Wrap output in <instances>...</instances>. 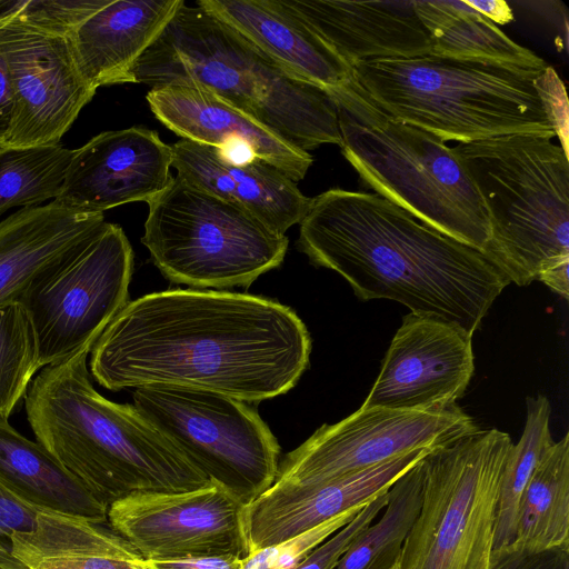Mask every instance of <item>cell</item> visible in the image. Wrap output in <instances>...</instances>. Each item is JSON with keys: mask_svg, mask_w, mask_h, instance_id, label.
I'll return each mask as SVG.
<instances>
[{"mask_svg": "<svg viewBox=\"0 0 569 569\" xmlns=\"http://www.w3.org/2000/svg\"><path fill=\"white\" fill-rule=\"evenodd\" d=\"M433 449H418L386 462L313 485H273L246 506L250 553L281 543L380 492Z\"/></svg>", "mask_w": 569, "mask_h": 569, "instance_id": "18", "label": "cell"}, {"mask_svg": "<svg viewBox=\"0 0 569 569\" xmlns=\"http://www.w3.org/2000/svg\"><path fill=\"white\" fill-rule=\"evenodd\" d=\"M134 408L184 456L244 506L274 482L280 446L243 400L198 388H134Z\"/></svg>", "mask_w": 569, "mask_h": 569, "instance_id": "10", "label": "cell"}, {"mask_svg": "<svg viewBox=\"0 0 569 569\" xmlns=\"http://www.w3.org/2000/svg\"><path fill=\"white\" fill-rule=\"evenodd\" d=\"M41 369L31 321L18 301L0 307V419L8 420Z\"/></svg>", "mask_w": 569, "mask_h": 569, "instance_id": "31", "label": "cell"}, {"mask_svg": "<svg viewBox=\"0 0 569 569\" xmlns=\"http://www.w3.org/2000/svg\"><path fill=\"white\" fill-rule=\"evenodd\" d=\"M488 213L483 253L518 286L569 261V160L551 138L518 133L452 148Z\"/></svg>", "mask_w": 569, "mask_h": 569, "instance_id": "7", "label": "cell"}, {"mask_svg": "<svg viewBox=\"0 0 569 569\" xmlns=\"http://www.w3.org/2000/svg\"><path fill=\"white\" fill-rule=\"evenodd\" d=\"M0 485L18 500L37 509L106 523L108 506L38 441L0 419Z\"/></svg>", "mask_w": 569, "mask_h": 569, "instance_id": "25", "label": "cell"}, {"mask_svg": "<svg viewBox=\"0 0 569 569\" xmlns=\"http://www.w3.org/2000/svg\"><path fill=\"white\" fill-rule=\"evenodd\" d=\"M310 352L308 329L288 306L172 289L129 301L92 346L90 369L112 391L172 385L253 403L292 389Z\"/></svg>", "mask_w": 569, "mask_h": 569, "instance_id": "1", "label": "cell"}, {"mask_svg": "<svg viewBox=\"0 0 569 569\" xmlns=\"http://www.w3.org/2000/svg\"><path fill=\"white\" fill-rule=\"evenodd\" d=\"M84 349L43 367L24 395L37 441L110 506L136 492H183L211 483L136 408L92 386Z\"/></svg>", "mask_w": 569, "mask_h": 569, "instance_id": "3", "label": "cell"}, {"mask_svg": "<svg viewBox=\"0 0 569 569\" xmlns=\"http://www.w3.org/2000/svg\"><path fill=\"white\" fill-rule=\"evenodd\" d=\"M537 91L560 147L568 154V98L562 80L550 66L536 80Z\"/></svg>", "mask_w": 569, "mask_h": 569, "instance_id": "37", "label": "cell"}, {"mask_svg": "<svg viewBox=\"0 0 569 569\" xmlns=\"http://www.w3.org/2000/svg\"><path fill=\"white\" fill-rule=\"evenodd\" d=\"M415 11L431 41L430 54L481 59L535 68L548 64L519 46L463 0H415Z\"/></svg>", "mask_w": 569, "mask_h": 569, "instance_id": "26", "label": "cell"}, {"mask_svg": "<svg viewBox=\"0 0 569 569\" xmlns=\"http://www.w3.org/2000/svg\"><path fill=\"white\" fill-rule=\"evenodd\" d=\"M551 406L547 397L527 398V418L519 441L512 443L500 478L496 506L492 549L510 545L522 499L535 469L553 443L549 423Z\"/></svg>", "mask_w": 569, "mask_h": 569, "instance_id": "29", "label": "cell"}, {"mask_svg": "<svg viewBox=\"0 0 569 569\" xmlns=\"http://www.w3.org/2000/svg\"><path fill=\"white\" fill-rule=\"evenodd\" d=\"M171 146L142 127L103 131L74 149L56 201L89 212L147 203L171 179Z\"/></svg>", "mask_w": 569, "mask_h": 569, "instance_id": "16", "label": "cell"}, {"mask_svg": "<svg viewBox=\"0 0 569 569\" xmlns=\"http://www.w3.org/2000/svg\"><path fill=\"white\" fill-rule=\"evenodd\" d=\"M463 2L495 24H506L513 19L509 4L503 0H463Z\"/></svg>", "mask_w": 569, "mask_h": 569, "instance_id": "40", "label": "cell"}, {"mask_svg": "<svg viewBox=\"0 0 569 569\" xmlns=\"http://www.w3.org/2000/svg\"><path fill=\"white\" fill-rule=\"evenodd\" d=\"M13 114V92L10 74L4 59L0 54V148L10 129Z\"/></svg>", "mask_w": 569, "mask_h": 569, "instance_id": "39", "label": "cell"}, {"mask_svg": "<svg viewBox=\"0 0 569 569\" xmlns=\"http://www.w3.org/2000/svg\"><path fill=\"white\" fill-rule=\"evenodd\" d=\"M351 68L360 61L430 54L415 0H280Z\"/></svg>", "mask_w": 569, "mask_h": 569, "instance_id": "19", "label": "cell"}, {"mask_svg": "<svg viewBox=\"0 0 569 569\" xmlns=\"http://www.w3.org/2000/svg\"><path fill=\"white\" fill-rule=\"evenodd\" d=\"M562 298H569V261L558 263L543 271L538 279Z\"/></svg>", "mask_w": 569, "mask_h": 569, "instance_id": "41", "label": "cell"}, {"mask_svg": "<svg viewBox=\"0 0 569 569\" xmlns=\"http://www.w3.org/2000/svg\"><path fill=\"white\" fill-rule=\"evenodd\" d=\"M293 76L326 89L352 79L351 68L280 0H198Z\"/></svg>", "mask_w": 569, "mask_h": 569, "instance_id": "23", "label": "cell"}, {"mask_svg": "<svg viewBox=\"0 0 569 569\" xmlns=\"http://www.w3.org/2000/svg\"><path fill=\"white\" fill-rule=\"evenodd\" d=\"M0 54L13 92L2 148L60 144L96 93L78 71L68 39L6 24L0 27Z\"/></svg>", "mask_w": 569, "mask_h": 569, "instance_id": "14", "label": "cell"}, {"mask_svg": "<svg viewBox=\"0 0 569 569\" xmlns=\"http://www.w3.org/2000/svg\"><path fill=\"white\" fill-rule=\"evenodd\" d=\"M104 222L103 213L56 200L18 209L0 221V307L18 301L36 279L78 251Z\"/></svg>", "mask_w": 569, "mask_h": 569, "instance_id": "21", "label": "cell"}, {"mask_svg": "<svg viewBox=\"0 0 569 569\" xmlns=\"http://www.w3.org/2000/svg\"><path fill=\"white\" fill-rule=\"evenodd\" d=\"M177 176L249 211L271 230L284 234L300 223L311 199L272 164L253 158L233 162L219 148L180 139L171 144Z\"/></svg>", "mask_w": 569, "mask_h": 569, "instance_id": "20", "label": "cell"}, {"mask_svg": "<svg viewBox=\"0 0 569 569\" xmlns=\"http://www.w3.org/2000/svg\"><path fill=\"white\" fill-rule=\"evenodd\" d=\"M487 569H569V547L531 550L510 543L491 550Z\"/></svg>", "mask_w": 569, "mask_h": 569, "instance_id": "36", "label": "cell"}, {"mask_svg": "<svg viewBox=\"0 0 569 569\" xmlns=\"http://www.w3.org/2000/svg\"><path fill=\"white\" fill-rule=\"evenodd\" d=\"M498 429H477L422 459L419 513L395 569H487L501 473L512 446Z\"/></svg>", "mask_w": 569, "mask_h": 569, "instance_id": "9", "label": "cell"}, {"mask_svg": "<svg viewBox=\"0 0 569 569\" xmlns=\"http://www.w3.org/2000/svg\"><path fill=\"white\" fill-rule=\"evenodd\" d=\"M328 90L337 107L341 152L360 180L418 220L483 252L488 213L453 149L381 111L353 78Z\"/></svg>", "mask_w": 569, "mask_h": 569, "instance_id": "6", "label": "cell"}, {"mask_svg": "<svg viewBox=\"0 0 569 569\" xmlns=\"http://www.w3.org/2000/svg\"><path fill=\"white\" fill-rule=\"evenodd\" d=\"M132 270L126 233L106 221L78 251L27 288L18 302L31 321L40 368L92 348L129 302Z\"/></svg>", "mask_w": 569, "mask_h": 569, "instance_id": "11", "label": "cell"}, {"mask_svg": "<svg viewBox=\"0 0 569 569\" xmlns=\"http://www.w3.org/2000/svg\"><path fill=\"white\" fill-rule=\"evenodd\" d=\"M367 503L353 507L281 543L250 553L243 559L241 569H292L316 547L350 522Z\"/></svg>", "mask_w": 569, "mask_h": 569, "instance_id": "33", "label": "cell"}, {"mask_svg": "<svg viewBox=\"0 0 569 569\" xmlns=\"http://www.w3.org/2000/svg\"><path fill=\"white\" fill-rule=\"evenodd\" d=\"M109 527L142 559L250 555L246 506L222 486L136 492L108 507Z\"/></svg>", "mask_w": 569, "mask_h": 569, "instance_id": "13", "label": "cell"}, {"mask_svg": "<svg viewBox=\"0 0 569 569\" xmlns=\"http://www.w3.org/2000/svg\"><path fill=\"white\" fill-rule=\"evenodd\" d=\"M479 429L457 403L428 411L359 408L323 425L279 463L274 482L313 485L418 449H436Z\"/></svg>", "mask_w": 569, "mask_h": 569, "instance_id": "12", "label": "cell"}, {"mask_svg": "<svg viewBox=\"0 0 569 569\" xmlns=\"http://www.w3.org/2000/svg\"><path fill=\"white\" fill-rule=\"evenodd\" d=\"M475 371L472 335L440 317L402 318L361 408L428 411L457 403Z\"/></svg>", "mask_w": 569, "mask_h": 569, "instance_id": "15", "label": "cell"}, {"mask_svg": "<svg viewBox=\"0 0 569 569\" xmlns=\"http://www.w3.org/2000/svg\"><path fill=\"white\" fill-rule=\"evenodd\" d=\"M72 152L61 143L0 148V216L11 208L53 201L61 191Z\"/></svg>", "mask_w": 569, "mask_h": 569, "instance_id": "30", "label": "cell"}, {"mask_svg": "<svg viewBox=\"0 0 569 569\" xmlns=\"http://www.w3.org/2000/svg\"><path fill=\"white\" fill-rule=\"evenodd\" d=\"M150 88H202L309 152L341 144L329 90L302 80L209 10L183 1L132 71Z\"/></svg>", "mask_w": 569, "mask_h": 569, "instance_id": "4", "label": "cell"}, {"mask_svg": "<svg viewBox=\"0 0 569 569\" xmlns=\"http://www.w3.org/2000/svg\"><path fill=\"white\" fill-rule=\"evenodd\" d=\"M11 540L13 557L28 569H148L111 528L76 516L38 510L33 529Z\"/></svg>", "mask_w": 569, "mask_h": 569, "instance_id": "24", "label": "cell"}, {"mask_svg": "<svg viewBox=\"0 0 569 569\" xmlns=\"http://www.w3.org/2000/svg\"><path fill=\"white\" fill-rule=\"evenodd\" d=\"M154 117L168 129L202 144L219 148L222 156L240 163L259 158L297 182L313 157L276 136L257 120L216 94L187 84L151 88L146 96Z\"/></svg>", "mask_w": 569, "mask_h": 569, "instance_id": "17", "label": "cell"}, {"mask_svg": "<svg viewBox=\"0 0 569 569\" xmlns=\"http://www.w3.org/2000/svg\"><path fill=\"white\" fill-rule=\"evenodd\" d=\"M518 547H569V433L546 450L526 489L516 526Z\"/></svg>", "mask_w": 569, "mask_h": 569, "instance_id": "27", "label": "cell"}, {"mask_svg": "<svg viewBox=\"0 0 569 569\" xmlns=\"http://www.w3.org/2000/svg\"><path fill=\"white\" fill-rule=\"evenodd\" d=\"M389 489L380 492L350 522L316 547L292 569H336L356 537L385 508L389 499Z\"/></svg>", "mask_w": 569, "mask_h": 569, "instance_id": "34", "label": "cell"}, {"mask_svg": "<svg viewBox=\"0 0 569 569\" xmlns=\"http://www.w3.org/2000/svg\"><path fill=\"white\" fill-rule=\"evenodd\" d=\"M38 510L23 503L0 485V569H28L12 555V535L33 529Z\"/></svg>", "mask_w": 569, "mask_h": 569, "instance_id": "35", "label": "cell"}, {"mask_svg": "<svg viewBox=\"0 0 569 569\" xmlns=\"http://www.w3.org/2000/svg\"><path fill=\"white\" fill-rule=\"evenodd\" d=\"M183 0H111L67 38L83 80L99 87L133 82L132 71Z\"/></svg>", "mask_w": 569, "mask_h": 569, "instance_id": "22", "label": "cell"}, {"mask_svg": "<svg viewBox=\"0 0 569 569\" xmlns=\"http://www.w3.org/2000/svg\"><path fill=\"white\" fill-rule=\"evenodd\" d=\"M148 569H241L243 559L233 555L196 556L172 559H141Z\"/></svg>", "mask_w": 569, "mask_h": 569, "instance_id": "38", "label": "cell"}, {"mask_svg": "<svg viewBox=\"0 0 569 569\" xmlns=\"http://www.w3.org/2000/svg\"><path fill=\"white\" fill-rule=\"evenodd\" d=\"M545 68L425 54L360 61L352 78L396 120L468 143L533 133L556 136L536 87Z\"/></svg>", "mask_w": 569, "mask_h": 569, "instance_id": "5", "label": "cell"}, {"mask_svg": "<svg viewBox=\"0 0 569 569\" xmlns=\"http://www.w3.org/2000/svg\"><path fill=\"white\" fill-rule=\"evenodd\" d=\"M421 459L392 483L381 518L356 537L336 569H395L422 502Z\"/></svg>", "mask_w": 569, "mask_h": 569, "instance_id": "28", "label": "cell"}, {"mask_svg": "<svg viewBox=\"0 0 569 569\" xmlns=\"http://www.w3.org/2000/svg\"><path fill=\"white\" fill-rule=\"evenodd\" d=\"M148 206L141 241L172 282L194 289L247 288L279 267L287 253L286 234L177 174Z\"/></svg>", "mask_w": 569, "mask_h": 569, "instance_id": "8", "label": "cell"}, {"mask_svg": "<svg viewBox=\"0 0 569 569\" xmlns=\"http://www.w3.org/2000/svg\"><path fill=\"white\" fill-rule=\"evenodd\" d=\"M111 0H0V27L17 24L68 38Z\"/></svg>", "mask_w": 569, "mask_h": 569, "instance_id": "32", "label": "cell"}, {"mask_svg": "<svg viewBox=\"0 0 569 569\" xmlns=\"http://www.w3.org/2000/svg\"><path fill=\"white\" fill-rule=\"evenodd\" d=\"M299 249L361 300L388 299L473 335L507 277L480 250L377 193L330 189L311 199Z\"/></svg>", "mask_w": 569, "mask_h": 569, "instance_id": "2", "label": "cell"}]
</instances>
